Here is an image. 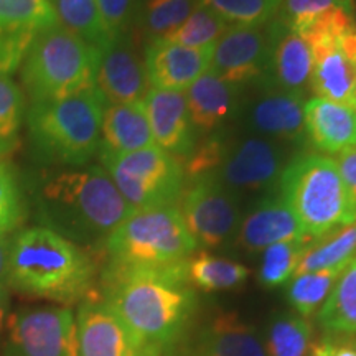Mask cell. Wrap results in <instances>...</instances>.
I'll return each instance as SVG.
<instances>
[{
  "label": "cell",
  "instance_id": "obj_29",
  "mask_svg": "<svg viewBox=\"0 0 356 356\" xmlns=\"http://www.w3.org/2000/svg\"><path fill=\"white\" fill-rule=\"evenodd\" d=\"M55 12L58 25L83 38L84 42L104 50L114 42L102 25L96 0H48Z\"/></svg>",
  "mask_w": 356,
  "mask_h": 356
},
{
  "label": "cell",
  "instance_id": "obj_38",
  "mask_svg": "<svg viewBox=\"0 0 356 356\" xmlns=\"http://www.w3.org/2000/svg\"><path fill=\"white\" fill-rule=\"evenodd\" d=\"M22 216L20 191L10 165L0 160V234H8Z\"/></svg>",
  "mask_w": 356,
  "mask_h": 356
},
{
  "label": "cell",
  "instance_id": "obj_1",
  "mask_svg": "<svg viewBox=\"0 0 356 356\" xmlns=\"http://www.w3.org/2000/svg\"><path fill=\"white\" fill-rule=\"evenodd\" d=\"M101 297L129 328L145 356H162L198 314L185 264L168 269L102 270Z\"/></svg>",
  "mask_w": 356,
  "mask_h": 356
},
{
  "label": "cell",
  "instance_id": "obj_18",
  "mask_svg": "<svg viewBox=\"0 0 356 356\" xmlns=\"http://www.w3.org/2000/svg\"><path fill=\"white\" fill-rule=\"evenodd\" d=\"M213 50H193L165 38L150 40L144 65L150 88L184 92L210 70Z\"/></svg>",
  "mask_w": 356,
  "mask_h": 356
},
{
  "label": "cell",
  "instance_id": "obj_8",
  "mask_svg": "<svg viewBox=\"0 0 356 356\" xmlns=\"http://www.w3.org/2000/svg\"><path fill=\"white\" fill-rule=\"evenodd\" d=\"M302 37L314 56V95L356 111V22L351 8L327 12Z\"/></svg>",
  "mask_w": 356,
  "mask_h": 356
},
{
  "label": "cell",
  "instance_id": "obj_34",
  "mask_svg": "<svg viewBox=\"0 0 356 356\" xmlns=\"http://www.w3.org/2000/svg\"><path fill=\"white\" fill-rule=\"evenodd\" d=\"M229 26H266L277 17L282 0H200Z\"/></svg>",
  "mask_w": 356,
  "mask_h": 356
},
{
  "label": "cell",
  "instance_id": "obj_23",
  "mask_svg": "<svg viewBox=\"0 0 356 356\" xmlns=\"http://www.w3.org/2000/svg\"><path fill=\"white\" fill-rule=\"evenodd\" d=\"M305 139L320 154L356 149V111L314 96L305 101Z\"/></svg>",
  "mask_w": 356,
  "mask_h": 356
},
{
  "label": "cell",
  "instance_id": "obj_22",
  "mask_svg": "<svg viewBox=\"0 0 356 356\" xmlns=\"http://www.w3.org/2000/svg\"><path fill=\"white\" fill-rule=\"evenodd\" d=\"M305 238L307 236L302 231L299 220L280 195H273L262 200L254 210L239 222L238 233H236L238 246L248 252H259L273 244Z\"/></svg>",
  "mask_w": 356,
  "mask_h": 356
},
{
  "label": "cell",
  "instance_id": "obj_16",
  "mask_svg": "<svg viewBox=\"0 0 356 356\" xmlns=\"http://www.w3.org/2000/svg\"><path fill=\"white\" fill-rule=\"evenodd\" d=\"M76 328L79 356H145L101 293L79 304Z\"/></svg>",
  "mask_w": 356,
  "mask_h": 356
},
{
  "label": "cell",
  "instance_id": "obj_17",
  "mask_svg": "<svg viewBox=\"0 0 356 356\" xmlns=\"http://www.w3.org/2000/svg\"><path fill=\"white\" fill-rule=\"evenodd\" d=\"M96 89L108 104L144 101L150 89L145 65L124 37L101 50Z\"/></svg>",
  "mask_w": 356,
  "mask_h": 356
},
{
  "label": "cell",
  "instance_id": "obj_24",
  "mask_svg": "<svg viewBox=\"0 0 356 356\" xmlns=\"http://www.w3.org/2000/svg\"><path fill=\"white\" fill-rule=\"evenodd\" d=\"M152 145L155 144L144 102L106 106L101 122L99 152L119 155Z\"/></svg>",
  "mask_w": 356,
  "mask_h": 356
},
{
  "label": "cell",
  "instance_id": "obj_35",
  "mask_svg": "<svg viewBox=\"0 0 356 356\" xmlns=\"http://www.w3.org/2000/svg\"><path fill=\"white\" fill-rule=\"evenodd\" d=\"M24 118V92L7 74H0V155L17 150Z\"/></svg>",
  "mask_w": 356,
  "mask_h": 356
},
{
  "label": "cell",
  "instance_id": "obj_28",
  "mask_svg": "<svg viewBox=\"0 0 356 356\" xmlns=\"http://www.w3.org/2000/svg\"><path fill=\"white\" fill-rule=\"evenodd\" d=\"M355 257L356 221L312 241L297 266L296 275L330 269V267L348 266Z\"/></svg>",
  "mask_w": 356,
  "mask_h": 356
},
{
  "label": "cell",
  "instance_id": "obj_9",
  "mask_svg": "<svg viewBox=\"0 0 356 356\" xmlns=\"http://www.w3.org/2000/svg\"><path fill=\"white\" fill-rule=\"evenodd\" d=\"M99 157L132 211L177 207L186 178L181 162L172 154L152 145L119 155L99 152Z\"/></svg>",
  "mask_w": 356,
  "mask_h": 356
},
{
  "label": "cell",
  "instance_id": "obj_11",
  "mask_svg": "<svg viewBox=\"0 0 356 356\" xmlns=\"http://www.w3.org/2000/svg\"><path fill=\"white\" fill-rule=\"evenodd\" d=\"M2 356H79L73 310L37 307L12 314Z\"/></svg>",
  "mask_w": 356,
  "mask_h": 356
},
{
  "label": "cell",
  "instance_id": "obj_2",
  "mask_svg": "<svg viewBox=\"0 0 356 356\" xmlns=\"http://www.w3.org/2000/svg\"><path fill=\"white\" fill-rule=\"evenodd\" d=\"M101 254L78 246L44 226L22 231L12 239L8 286L26 296L74 304L99 296Z\"/></svg>",
  "mask_w": 356,
  "mask_h": 356
},
{
  "label": "cell",
  "instance_id": "obj_20",
  "mask_svg": "<svg viewBox=\"0 0 356 356\" xmlns=\"http://www.w3.org/2000/svg\"><path fill=\"white\" fill-rule=\"evenodd\" d=\"M267 30L270 35V56L264 74L266 84L305 95L314 68L309 42L302 35L286 29L277 19L270 22Z\"/></svg>",
  "mask_w": 356,
  "mask_h": 356
},
{
  "label": "cell",
  "instance_id": "obj_42",
  "mask_svg": "<svg viewBox=\"0 0 356 356\" xmlns=\"http://www.w3.org/2000/svg\"><path fill=\"white\" fill-rule=\"evenodd\" d=\"M10 317V291L7 284H0V337L7 333Z\"/></svg>",
  "mask_w": 356,
  "mask_h": 356
},
{
  "label": "cell",
  "instance_id": "obj_5",
  "mask_svg": "<svg viewBox=\"0 0 356 356\" xmlns=\"http://www.w3.org/2000/svg\"><path fill=\"white\" fill-rule=\"evenodd\" d=\"M197 252L177 207L136 210L115 228L102 246L104 269H168L185 264Z\"/></svg>",
  "mask_w": 356,
  "mask_h": 356
},
{
  "label": "cell",
  "instance_id": "obj_15",
  "mask_svg": "<svg viewBox=\"0 0 356 356\" xmlns=\"http://www.w3.org/2000/svg\"><path fill=\"white\" fill-rule=\"evenodd\" d=\"M56 24L48 0H0V74L19 70L37 35Z\"/></svg>",
  "mask_w": 356,
  "mask_h": 356
},
{
  "label": "cell",
  "instance_id": "obj_13",
  "mask_svg": "<svg viewBox=\"0 0 356 356\" xmlns=\"http://www.w3.org/2000/svg\"><path fill=\"white\" fill-rule=\"evenodd\" d=\"M284 167V152L275 142L261 137H248L228 144L225 159L215 175L233 193H252L277 185Z\"/></svg>",
  "mask_w": 356,
  "mask_h": 356
},
{
  "label": "cell",
  "instance_id": "obj_10",
  "mask_svg": "<svg viewBox=\"0 0 356 356\" xmlns=\"http://www.w3.org/2000/svg\"><path fill=\"white\" fill-rule=\"evenodd\" d=\"M177 210L197 248H220L238 233V202L215 173L186 180Z\"/></svg>",
  "mask_w": 356,
  "mask_h": 356
},
{
  "label": "cell",
  "instance_id": "obj_4",
  "mask_svg": "<svg viewBox=\"0 0 356 356\" xmlns=\"http://www.w3.org/2000/svg\"><path fill=\"white\" fill-rule=\"evenodd\" d=\"M277 186L312 241L356 221V202L332 157L297 155L284 167Z\"/></svg>",
  "mask_w": 356,
  "mask_h": 356
},
{
  "label": "cell",
  "instance_id": "obj_25",
  "mask_svg": "<svg viewBox=\"0 0 356 356\" xmlns=\"http://www.w3.org/2000/svg\"><path fill=\"white\" fill-rule=\"evenodd\" d=\"M238 84L228 83L208 70L186 89V108L195 129L211 132L220 127L238 106Z\"/></svg>",
  "mask_w": 356,
  "mask_h": 356
},
{
  "label": "cell",
  "instance_id": "obj_27",
  "mask_svg": "<svg viewBox=\"0 0 356 356\" xmlns=\"http://www.w3.org/2000/svg\"><path fill=\"white\" fill-rule=\"evenodd\" d=\"M251 270L239 262L226 259L207 251L193 252L185 262L186 280L195 291H233L246 282Z\"/></svg>",
  "mask_w": 356,
  "mask_h": 356
},
{
  "label": "cell",
  "instance_id": "obj_7",
  "mask_svg": "<svg viewBox=\"0 0 356 356\" xmlns=\"http://www.w3.org/2000/svg\"><path fill=\"white\" fill-rule=\"evenodd\" d=\"M104 108V97L96 88L66 99L32 104L26 122L35 147L53 162H89L99 150Z\"/></svg>",
  "mask_w": 356,
  "mask_h": 356
},
{
  "label": "cell",
  "instance_id": "obj_37",
  "mask_svg": "<svg viewBox=\"0 0 356 356\" xmlns=\"http://www.w3.org/2000/svg\"><path fill=\"white\" fill-rule=\"evenodd\" d=\"M340 7L351 8V0H282L275 19L286 29L302 35L325 13Z\"/></svg>",
  "mask_w": 356,
  "mask_h": 356
},
{
  "label": "cell",
  "instance_id": "obj_39",
  "mask_svg": "<svg viewBox=\"0 0 356 356\" xmlns=\"http://www.w3.org/2000/svg\"><path fill=\"white\" fill-rule=\"evenodd\" d=\"M102 25L113 40L122 37L132 15L134 0H96Z\"/></svg>",
  "mask_w": 356,
  "mask_h": 356
},
{
  "label": "cell",
  "instance_id": "obj_3",
  "mask_svg": "<svg viewBox=\"0 0 356 356\" xmlns=\"http://www.w3.org/2000/svg\"><path fill=\"white\" fill-rule=\"evenodd\" d=\"M132 210L102 167L60 172L38 191L44 228L101 254L109 234Z\"/></svg>",
  "mask_w": 356,
  "mask_h": 356
},
{
  "label": "cell",
  "instance_id": "obj_26",
  "mask_svg": "<svg viewBox=\"0 0 356 356\" xmlns=\"http://www.w3.org/2000/svg\"><path fill=\"white\" fill-rule=\"evenodd\" d=\"M325 335L356 337V257L338 277L330 296L317 312Z\"/></svg>",
  "mask_w": 356,
  "mask_h": 356
},
{
  "label": "cell",
  "instance_id": "obj_32",
  "mask_svg": "<svg viewBox=\"0 0 356 356\" xmlns=\"http://www.w3.org/2000/svg\"><path fill=\"white\" fill-rule=\"evenodd\" d=\"M310 239H292L282 241L262 251V259L257 273V280L262 287L275 289L284 286L296 275L297 266L304 256Z\"/></svg>",
  "mask_w": 356,
  "mask_h": 356
},
{
  "label": "cell",
  "instance_id": "obj_36",
  "mask_svg": "<svg viewBox=\"0 0 356 356\" xmlns=\"http://www.w3.org/2000/svg\"><path fill=\"white\" fill-rule=\"evenodd\" d=\"M200 0H147L144 7V26L150 38H165L178 29L195 8Z\"/></svg>",
  "mask_w": 356,
  "mask_h": 356
},
{
  "label": "cell",
  "instance_id": "obj_33",
  "mask_svg": "<svg viewBox=\"0 0 356 356\" xmlns=\"http://www.w3.org/2000/svg\"><path fill=\"white\" fill-rule=\"evenodd\" d=\"M228 26L220 15L200 3L188 19L168 33L165 40L193 50H213Z\"/></svg>",
  "mask_w": 356,
  "mask_h": 356
},
{
  "label": "cell",
  "instance_id": "obj_31",
  "mask_svg": "<svg viewBox=\"0 0 356 356\" xmlns=\"http://www.w3.org/2000/svg\"><path fill=\"white\" fill-rule=\"evenodd\" d=\"M312 343V325L297 314H282L270 320L266 335L267 356H307Z\"/></svg>",
  "mask_w": 356,
  "mask_h": 356
},
{
  "label": "cell",
  "instance_id": "obj_12",
  "mask_svg": "<svg viewBox=\"0 0 356 356\" xmlns=\"http://www.w3.org/2000/svg\"><path fill=\"white\" fill-rule=\"evenodd\" d=\"M162 356H267L264 340L236 312L216 310L191 320Z\"/></svg>",
  "mask_w": 356,
  "mask_h": 356
},
{
  "label": "cell",
  "instance_id": "obj_41",
  "mask_svg": "<svg viewBox=\"0 0 356 356\" xmlns=\"http://www.w3.org/2000/svg\"><path fill=\"white\" fill-rule=\"evenodd\" d=\"M335 162L341 177H343L346 186H348L350 193L353 195L356 202V149H350L338 154Z\"/></svg>",
  "mask_w": 356,
  "mask_h": 356
},
{
  "label": "cell",
  "instance_id": "obj_43",
  "mask_svg": "<svg viewBox=\"0 0 356 356\" xmlns=\"http://www.w3.org/2000/svg\"><path fill=\"white\" fill-rule=\"evenodd\" d=\"M12 241L7 234H0V284L8 286V262H10Z\"/></svg>",
  "mask_w": 356,
  "mask_h": 356
},
{
  "label": "cell",
  "instance_id": "obj_14",
  "mask_svg": "<svg viewBox=\"0 0 356 356\" xmlns=\"http://www.w3.org/2000/svg\"><path fill=\"white\" fill-rule=\"evenodd\" d=\"M269 56V30L264 26H228L213 48L210 71L239 86L264 78Z\"/></svg>",
  "mask_w": 356,
  "mask_h": 356
},
{
  "label": "cell",
  "instance_id": "obj_30",
  "mask_svg": "<svg viewBox=\"0 0 356 356\" xmlns=\"http://www.w3.org/2000/svg\"><path fill=\"white\" fill-rule=\"evenodd\" d=\"M346 267L348 266H338L293 275L287 287V300L296 314L304 318H310L317 314Z\"/></svg>",
  "mask_w": 356,
  "mask_h": 356
},
{
  "label": "cell",
  "instance_id": "obj_19",
  "mask_svg": "<svg viewBox=\"0 0 356 356\" xmlns=\"http://www.w3.org/2000/svg\"><path fill=\"white\" fill-rule=\"evenodd\" d=\"M142 102L149 118L154 144L178 160H184L197 144L185 92L150 88Z\"/></svg>",
  "mask_w": 356,
  "mask_h": 356
},
{
  "label": "cell",
  "instance_id": "obj_21",
  "mask_svg": "<svg viewBox=\"0 0 356 356\" xmlns=\"http://www.w3.org/2000/svg\"><path fill=\"white\" fill-rule=\"evenodd\" d=\"M305 95L266 86L248 111V124L252 131L277 140H305L304 124Z\"/></svg>",
  "mask_w": 356,
  "mask_h": 356
},
{
  "label": "cell",
  "instance_id": "obj_40",
  "mask_svg": "<svg viewBox=\"0 0 356 356\" xmlns=\"http://www.w3.org/2000/svg\"><path fill=\"white\" fill-rule=\"evenodd\" d=\"M309 356H356V337L325 335L310 343Z\"/></svg>",
  "mask_w": 356,
  "mask_h": 356
},
{
  "label": "cell",
  "instance_id": "obj_6",
  "mask_svg": "<svg viewBox=\"0 0 356 356\" xmlns=\"http://www.w3.org/2000/svg\"><path fill=\"white\" fill-rule=\"evenodd\" d=\"M101 50L61 25L33 40L22 68V81L33 104L60 101L96 88Z\"/></svg>",
  "mask_w": 356,
  "mask_h": 356
}]
</instances>
